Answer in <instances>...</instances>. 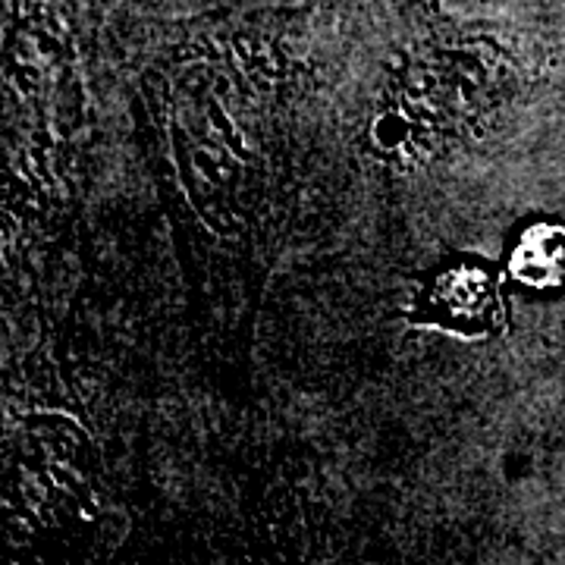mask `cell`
<instances>
[{
	"label": "cell",
	"mask_w": 565,
	"mask_h": 565,
	"mask_svg": "<svg viewBox=\"0 0 565 565\" xmlns=\"http://www.w3.org/2000/svg\"><path fill=\"white\" fill-rule=\"evenodd\" d=\"M500 308V282L484 258H456L430 274L418 296V321L440 323L444 330L478 337L493 327Z\"/></svg>",
	"instance_id": "obj_1"
},
{
	"label": "cell",
	"mask_w": 565,
	"mask_h": 565,
	"mask_svg": "<svg viewBox=\"0 0 565 565\" xmlns=\"http://www.w3.org/2000/svg\"><path fill=\"white\" fill-rule=\"evenodd\" d=\"M509 274L525 286L565 280V230L559 223H531L509 248Z\"/></svg>",
	"instance_id": "obj_2"
}]
</instances>
